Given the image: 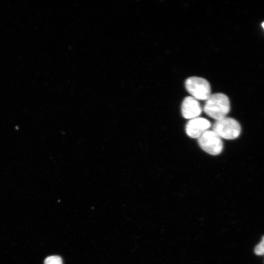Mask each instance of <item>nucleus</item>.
Returning a JSON list of instances; mask_svg holds the SVG:
<instances>
[{
    "instance_id": "8",
    "label": "nucleus",
    "mask_w": 264,
    "mask_h": 264,
    "mask_svg": "<svg viewBox=\"0 0 264 264\" xmlns=\"http://www.w3.org/2000/svg\"><path fill=\"white\" fill-rule=\"evenodd\" d=\"M254 251L257 255H264V236L260 243L256 246Z\"/></svg>"
},
{
    "instance_id": "1",
    "label": "nucleus",
    "mask_w": 264,
    "mask_h": 264,
    "mask_svg": "<svg viewBox=\"0 0 264 264\" xmlns=\"http://www.w3.org/2000/svg\"><path fill=\"white\" fill-rule=\"evenodd\" d=\"M230 109L228 97L222 93L211 94L206 100L204 111L208 116L218 120L225 117Z\"/></svg>"
},
{
    "instance_id": "5",
    "label": "nucleus",
    "mask_w": 264,
    "mask_h": 264,
    "mask_svg": "<svg viewBox=\"0 0 264 264\" xmlns=\"http://www.w3.org/2000/svg\"><path fill=\"white\" fill-rule=\"evenodd\" d=\"M211 127L209 120L201 117L190 119L185 127L186 132L192 138H198Z\"/></svg>"
},
{
    "instance_id": "4",
    "label": "nucleus",
    "mask_w": 264,
    "mask_h": 264,
    "mask_svg": "<svg viewBox=\"0 0 264 264\" xmlns=\"http://www.w3.org/2000/svg\"><path fill=\"white\" fill-rule=\"evenodd\" d=\"M198 142L201 148L205 152L218 155L223 149L221 138L213 130H207L198 138Z\"/></svg>"
},
{
    "instance_id": "9",
    "label": "nucleus",
    "mask_w": 264,
    "mask_h": 264,
    "mask_svg": "<svg viewBox=\"0 0 264 264\" xmlns=\"http://www.w3.org/2000/svg\"><path fill=\"white\" fill-rule=\"evenodd\" d=\"M262 26H263V28H264V22L262 23Z\"/></svg>"
},
{
    "instance_id": "6",
    "label": "nucleus",
    "mask_w": 264,
    "mask_h": 264,
    "mask_svg": "<svg viewBox=\"0 0 264 264\" xmlns=\"http://www.w3.org/2000/svg\"><path fill=\"white\" fill-rule=\"evenodd\" d=\"M202 109L198 100L192 96L185 98L181 105L182 116L186 119L198 117L201 113Z\"/></svg>"
},
{
    "instance_id": "3",
    "label": "nucleus",
    "mask_w": 264,
    "mask_h": 264,
    "mask_svg": "<svg viewBox=\"0 0 264 264\" xmlns=\"http://www.w3.org/2000/svg\"><path fill=\"white\" fill-rule=\"evenodd\" d=\"M185 86L191 96L198 100H206L211 94L210 85L203 78L197 76L189 77L186 80Z\"/></svg>"
},
{
    "instance_id": "2",
    "label": "nucleus",
    "mask_w": 264,
    "mask_h": 264,
    "mask_svg": "<svg viewBox=\"0 0 264 264\" xmlns=\"http://www.w3.org/2000/svg\"><path fill=\"white\" fill-rule=\"evenodd\" d=\"M213 131L220 138L234 139L239 136L241 128L237 120L225 117L216 120L213 126Z\"/></svg>"
},
{
    "instance_id": "7",
    "label": "nucleus",
    "mask_w": 264,
    "mask_h": 264,
    "mask_svg": "<svg viewBox=\"0 0 264 264\" xmlns=\"http://www.w3.org/2000/svg\"><path fill=\"white\" fill-rule=\"evenodd\" d=\"M44 264H63V261L59 256H51L45 259Z\"/></svg>"
}]
</instances>
